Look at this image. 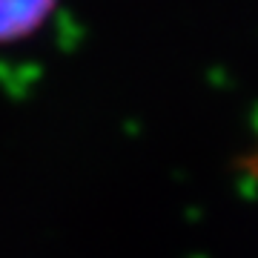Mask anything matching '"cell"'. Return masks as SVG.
I'll return each mask as SVG.
<instances>
[{
  "label": "cell",
  "instance_id": "cell-1",
  "mask_svg": "<svg viewBox=\"0 0 258 258\" xmlns=\"http://www.w3.org/2000/svg\"><path fill=\"white\" fill-rule=\"evenodd\" d=\"M57 0H0V43L32 35L52 15Z\"/></svg>",
  "mask_w": 258,
  "mask_h": 258
}]
</instances>
